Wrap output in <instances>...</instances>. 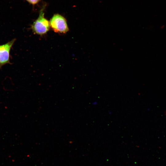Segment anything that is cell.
<instances>
[{
    "instance_id": "obj_1",
    "label": "cell",
    "mask_w": 166,
    "mask_h": 166,
    "mask_svg": "<svg viewBox=\"0 0 166 166\" xmlns=\"http://www.w3.org/2000/svg\"><path fill=\"white\" fill-rule=\"evenodd\" d=\"M45 8L44 6L41 10L39 17L34 22L31 27L34 34L41 35L46 34L50 27L49 22L44 17Z\"/></svg>"
},
{
    "instance_id": "obj_2",
    "label": "cell",
    "mask_w": 166,
    "mask_h": 166,
    "mask_svg": "<svg viewBox=\"0 0 166 166\" xmlns=\"http://www.w3.org/2000/svg\"><path fill=\"white\" fill-rule=\"evenodd\" d=\"M50 26L56 33L65 34L69 30L65 18L61 15L54 14L49 21Z\"/></svg>"
},
{
    "instance_id": "obj_3",
    "label": "cell",
    "mask_w": 166,
    "mask_h": 166,
    "mask_svg": "<svg viewBox=\"0 0 166 166\" xmlns=\"http://www.w3.org/2000/svg\"><path fill=\"white\" fill-rule=\"evenodd\" d=\"M15 40L14 39L5 44L0 45V68L6 64L10 63V51Z\"/></svg>"
},
{
    "instance_id": "obj_4",
    "label": "cell",
    "mask_w": 166,
    "mask_h": 166,
    "mask_svg": "<svg viewBox=\"0 0 166 166\" xmlns=\"http://www.w3.org/2000/svg\"><path fill=\"white\" fill-rule=\"evenodd\" d=\"M28 2L30 3L35 5L38 3L40 0H26Z\"/></svg>"
}]
</instances>
